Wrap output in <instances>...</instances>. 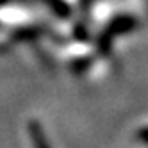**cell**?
<instances>
[{"label": "cell", "instance_id": "obj_1", "mask_svg": "<svg viewBox=\"0 0 148 148\" xmlns=\"http://www.w3.org/2000/svg\"><path fill=\"white\" fill-rule=\"evenodd\" d=\"M30 136H32V141H34L36 148H48V143L45 139V136H43V132H41V129L36 123H32V127H30Z\"/></svg>", "mask_w": 148, "mask_h": 148}]
</instances>
